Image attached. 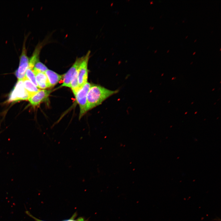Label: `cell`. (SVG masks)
Returning a JSON list of instances; mask_svg holds the SVG:
<instances>
[{
	"label": "cell",
	"instance_id": "6da1fadb",
	"mask_svg": "<svg viewBox=\"0 0 221 221\" xmlns=\"http://www.w3.org/2000/svg\"><path fill=\"white\" fill-rule=\"evenodd\" d=\"M97 85H91L87 95L86 110L87 111L100 105L110 96L117 93Z\"/></svg>",
	"mask_w": 221,
	"mask_h": 221
},
{
	"label": "cell",
	"instance_id": "7a4b0ae2",
	"mask_svg": "<svg viewBox=\"0 0 221 221\" xmlns=\"http://www.w3.org/2000/svg\"><path fill=\"white\" fill-rule=\"evenodd\" d=\"M91 85L89 83L87 82L74 95L76 102L79 104L80 108L79 118H81L87 111L86 110L87 95Z\"/></svg>",
	"mask_w": 221,
	"mask_h": 221
},
{
	"label": "cell",
	"instance_id": "3957f363",
	"mask_svg": "<svg viewBox=\"0 0 221 221\" xmlns=\"http://www.w3.org/2000/svg\"><path fill=\"white\" fill-rule=\"evenodd\" d=\"M29 98V94L24 87L22 79H18L10 94L8 101L15 102L28 99Z\"/></svg>",
	"mask_w": 221,
	"mask_h": 221
},
{
	"label": "cell",
	"instance_id": "277c9868",
	"mask_svg": "<svg viewBox=\"0 0 221 221\" xmlns=\"http://www.w3.org/2000/svg\"><path fill=\"white\" fill-rule=\"evenodd\" d=\"M90 51L87 52L84 56L83 59L78 70V82L79 90L87 82L88 75L87 65L90 54Z\"/></svg>",
	"mask_w": 221,
	"mask_h": 221
},
{
	"label": "cell",
	"instance_id": "5b68a950",
	"mask_svg": "<svg viewBox=\"0 0 221 221\" xmlns=\"http://www.w3.org/2000/svg\"><path fill=\"white\" fill-rule=\"evenodd\" d=\"M24 42L21 55L20 56L19 67L15 72L18 79L22 80L24 77L26 72L28 68L29 60L27 55V50Z\"/></svg>",
	"mask_w": 221,
	"mask_h": 221
},
{
	"label": "cell",
	"instance_id": "8992f818",
	"mask_svg": "<svg viewBox=\"0 0 221 221\" xmlns=\"http://www.w3.org/2000/svg\"><path fill=\"white\" fill-rule=\"evenodd\" d=\"M84 56L77 58L75 62L66 73L63 75V82L61 87H70V83L72 76L81 64Z\"/></svg>",
	"mask_w": 221,
	"mask_h": 221
},
{
	"label": "cell",
	"instance_id": "52a82bcc",
	"mask_svg": "<svg viewBox=\"0 0 221 221\" xmlns=\"http://www.w3.org/2000/svg\"><path fill=\"white\" fill-rule=\"evenodd\" d=\"M51 91V90H40L32 95L28 100L33 106H37L47 99Z\"/></svg>",
	"mask_w": 221,
	"mask_h": 221
},
{
	"label": "cell",
	"instance_id": "ba28073f",
	"mask_svg": "<svg viewBox=\"0 0 221 221\" xmlns=\"http://www.w3.org/2000/svg\"><path fill=\"white\" fill-rule=\"evenodd\" d=\"M33 70L35 75L38 88L44 89L51 87L45 73L34 69Z\"/></svg>",
	"mask_w": 221,
	"mask_h": 221
},
{
	"label": "cell",
	"instance_id": "9c48e42d",
	"mask_svg": "<svg viewBox=\"0 0 221 221\" xmlns=\"http://www.w3.org/2000/svg\"><path fill=\"white\" fill-rule=\"evenodd\" d=\"M45 73L47 77L51 87L54 86L63 78V75H59L48 69Z\"/></svg>",
	"mask_w": 221,
	"mask_h": 221
},
{
	"label": "cell",
	"instance_id": "30bf717a",
	"mask_svg": "<svg viewBox=\"0 0 221 221\" xmlns=\"http://www.w3.org/2000/svg\"><path fill=\"white\" fill-rule=\"evenodd\" d=\"M42 44H38L29 60L28 68L33 69L35 64L39 61V55L42 46Z\"/></svg>",
	"mask_w": 221,
	"mask_h": 221
},
{
	"label": "cell",
	"instance_id": "8fae6325",
	"mask_svg": "<svg viewBox=\"0 0 221 221\" xmlns=\"http://www.w3.org/2000/svg\"><path fill=\"white\" fill-rule=\"evenodd\" d=\"M22 80L24 87L28 94L29 98L40 90L25 76Z\"/></svg>",
	"mask_w": 221,
	"mask_h": 221
},
{
	"label": "cell",
	"instance_id": "7c38bea8",
	"mask_svg": "<svg viewBox=\"0 0 221 221\" xmlns=\"http://www.w3.org/2000/svg\"><path fill=\"white\" fill-rule=\"evenodd\" d=\"M78 69L72 76L70 83V87L74 95L79 90L78 77Z\"/></svg>",
	"mask_w": 221,
	"mask_h": 221
},
{
	"label": "cell",
	"instance_id": "4fadbf2b",
	"mask_svg": "<svg viewBox=\"0 0 221 221\" xmlns=\"http://www.w3.org/2000/svg\"><path fill=\"white\" fill-rule=\"evenodd\" d=\"M25 76L29 80L36 86L38 87V86L36 81L35 75L33 71V69L28 68L26 72Z\"/></svg>",
	"mask_w": 221,
	"mask_h": 221
},
{
	"label": "cell",
	"instance_id": "5bb4252c",
	"mask_svg": "<svg viewBox=\"0 0 221 221\" xmlns=\"http://www.w3.org/2000/svg\"><path fill=\"white\" fill-rule=\"evenodd\" d=\"M33 69L45 73L48 69L45 65L38 61L35 64Z\"/></svg>",
	"mask_w": 221,
	"mask_h": 221
},
{
	"label": "cell",
	"instance_id": "9a60e30c",
	"mask_svg": "<svg viewBox=\"0 0 221 221\" xmlns=\"http://www.w3.org/2000/svg\"><path fill=\"white\" fill-rule=\"evenodd\" d=\"M196 53V52H194L193 53L192 55H194Z\"/></svg>",
	"mask_w": 221,
	"mask_h": 221
},
{
	"label": "cell",
	"instance_id": "2e32d148",
	"mask_svg": "<svg viewBox=\"0 0 221 221\" xmlns=\"http://www.w3.org/2000/svg\"><path fill=\"white\" fill-rule=\"evenodd\" d=\"M169 51V50H168L167 51V52H168Z\"/></svg>",
	"mask_w": 221,
	"mask_h": 221
},
{
	"label": "cell",
	"instance_id": "e0dca14e",
	"mask_svg": "<svg viewBox=\"0 0 221 221\" xmlns=\"http://www.w3.org/2000/svg\"><path fill=\"white\" fill-rule=\"evenodd\" d=\"M196 41H197V39H196V40L194 41V42H195Z\"/></svg>",
	"mask_w": 221,
	"mask_h": 221
},
{
	"label": "cell",
	"instance_id": "ac0fdd59",
	"mask_svg": "<svg viewBox=\"0 0 221 221\" xmlns=\"http://www.w3.org/2000/svg\"><path fill=\"white\" fill-rule=\"evenodd\" d=\"M188 37V36H186V37H185V38H187Z\"/></svg>",
	"mask_w": 221,
	"mask_h": 221
},
{
	"label": "cell",
	"instance_id": "d6986e66",
	"mask_svg": "<svg viewBox=\"0 0 221 221\" xmlns=\"http://www.w3.org/2000/svg\"><path fill=\"white\" fill-rule=\"evenodd\" d=\"M197 113V111L196 112L194 113V114H196Z\"/></svg>",
	"mask_w": 221,
	"mask_h": 221
},
{
	"label": "cell",
	"instance_id": "ffe728a7",
	"mask_svg": "<svg viewBox=\"0 0 221 221\" xmlns=\"http://www.w3.org/2000/svg\"><path fill=\"white\" fill-rule=\"evenodd\" d=\"M193 63V62H192L191 63V64H192Z\"/></svg>",
	"mask_w": 221,
	"mask_h": 221
},
{
	"label": "cell",
	"instance_id": "44dd1931",
	"mask_svg": "<svg viewBox=\"0 0 221 221\" xmlns=\"http://www.w3.org/2000/svg\"><path fill=\"white\" fill-rule=\"evenodd\" d=\"M187 112H186L185 113V114H187Z\"/></svg>",
	"mask_w": 221,
	"mask_h": 221
},
{
	"label": "cell",
	"instance_id": "7402d4cb",
	"mask_svg": "<svg viewBox=\"0 0 221 221\" xmlns=\"http://www.w3.org/2000/svg\"><path fill=\"white\" fill-rule=\"evenodd\" d=\"M184 21H183V22H184Z\"/></svg>",
	"mask_w": 221,
	"mask_h": 221
},
{
	"label": "cell",
	"instance_id": "603a6c76",
	"mask_svg": "<svg viewBox=\"0 0 221 221\" xmlns=\"http://www.w3.org/2000/svg\"><path fill=\"white\" fill-rule=\"evenodd\" d=\"M221 48H220V51H221Z\"/></svg>",
	"mask_w": 221,
	"mask_h": 221
},
{
	"label": "cell",
	"instance_id": "cb8c5ba5",
	"mask_svg": "<svg viewBox=\"0 0 221 221\" xmlns=\"http://www.w3.org/2000/svg\"><path fill=\"white\" fill-rule=\"evenodd\" d=\"M214 89H215L214 88V89H213V90H212V91H213V90H214Z\"/></svg>",
	"mask_w": 221,
	"mask_h": 221
}]
</instances>
